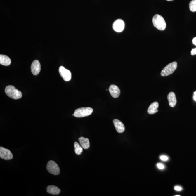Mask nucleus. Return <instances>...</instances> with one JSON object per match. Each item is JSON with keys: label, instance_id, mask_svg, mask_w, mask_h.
I'll list each match as a JSON object with an SVG mask.
<instances>
[{"label": "nucleus", "instance_id": "1", "mask_svg": "<svg viewBox=\"0 0 196 196\" xmlns=\"http://www.w3.org/2000/svg\"><path fill=\"white\" fill-rule=\"evenodd\" d=\"M5 92L7 96L13 99H19L22 97V92L12 86L6 87Z\"/></svg>", "mask_w": 196, "mask_h": 196}, {"label": "nucleus", "instance_id": "2", "mask_svg": "<svg viewBox=\"0 0 196 196\" xmlns=\"http://www.w3.org/2000/svg\"><path fill=\"white\" fill-rule=\"evenodd\" d=\"M152 23L154 26L159 30L163 31L165 29L166 25L165 21L160 15L156 14L153 16Z\"/></svg>", "mask_w": 196, "mask_h": 196}, {"label": "nucleus", "instance_id": "3", "mask_svg": "<svg viewBox=\"0 0 196 196\" xmlns=\"http://www.w3.org/2000/svg\"><path fill=\"white\" fill-rule=\"evenodd\" d=\"M93 112L91 107H81L76 110L74 113V116L77 118H81L89 116Z\"/></svg>", "mask_w": 196, "mask_h": 196}, {"label": "nucleus", "instance_id": "4", "mask_svg": "<svg viewBox=\"0 0 196 196\" xmlns=\"http://www.w3.org/2000/svg\"><path fill=\"white\" fill-rule=\"evenodd\" d=\"M177 67V63L176 61L170 63L162 70L161 73V75L166 76L172 74L176 70Z\"/></svg>", "mask_w": 196, "mask_h": 196}, {"label": "nucleus", "instance_id": "5", "mask_svg": "<svg viewBox=\"0 0 196 196\" xmlns=\"http://www.w3.org/2000/svg\"><path fill=\"white\" fill-rule=\"evenodd\" d=\"M47 169L49 173L55 176L59 175L60 173V169L59 166L53 161H50L48 162Z\"/></svg>", "mask_w": 196, "mask_h": 196}, {"label": "nucleus", "instance_id": "6", "mask_svg": "<svg viewBox=\"0 0 196 196\" xmlns=\"http://www.w3.org/2000/svg\"><path fill=\"white\" fill-rule=\"evenodd\" d=\"M0 158L5 160H10L13 159V155L9 150L1 146Z\"/></svg>", "mask_w": 196, "mask_h": 196}, {"label": "nucleus", "instance_id": "7", "mask_svg": "<svg viewBox=\"0 0 196 196\" xmlns=\"http://www.w3.org/2000/svg\"><path fill=\"white\" fill-rule=\"evenodd\" d=\"M59 72L60 76L65 81H69L71 80L72 74L71 72L68 70L61 66L59 68Z\"/></svg>", "mask_w": 196, "mask_h": 196}, {"label": "nucleus", "instance_id": "8", "mask_svg": "<svg viewBox=\"0 0 196 196\" xmlns=\"http://www.w3.org/2000/svg\"><path fill=\"white\" fill-rule=\"evenodd\" d=\"M124 27H125V23L122 19H117L113 23V30L116 32H122L123 31Z\"/></svg>", "mask_w": 196, "mask_h": 196}, {"label": "nucleus", "instance_id": "9", "mask_svg": "<svg viewBox=\"0 0 196 196\" xmlns=\"http://www.w3.org/2000/svg\"><path fill=\"white\" fill-rule=\"evenodd\" d=\"M41 70V65L39 61L36 60L33 61L31 66V71L33 74L37 75L40 73Z\"/></svg>", "mask_w": 196, "mask_h": 196}, {"label": "nucleus", "instance_id": "10", "mask_svg": "<svg viewBox=\"0 0 196 196\" xmlns=\"http://www.w3.org/2000/svg\"><path fill=\"white\" fill-rule=\"evenodd\" d=\"M109 91L111 95L115 98H118L120 94V90L116 85H112L109 87Z\"/></svg>", "mask_w": 196, "mask_h": 196}, {"label": "nucleus", "instance_id": "11", "mask_svg": "<svg viewBox=\"0 0 196 196\" xmlns=\"http://www.w3.org/2000/svg\"><path fill=\"white\" fill-rule=\"evenodd\" d=\"M114 125L117 131L119 133H122L125 130V127L123 123L117 119H114Z\"/></svg>", "mask_w": 196, "mask_h": 196}, {"label": "nucleus", "instance_id": "12", "mask_svg": "<svg viewBox=\"0 0 196 196\" xmlns=\"http://www.w3.org/2000/svg\"><path fill=\"white\" fill-rule=\"evenodd\" d=\"M167 99L170 107H174L176 106L177 101L174 92H170L169 93L167 96Z\"/></svg>", "mask_w": 196, "mask_h": 196}, {"label": "nucleus", "instance_id": "13", "mask_svg": "<svg viewBox=\"0 0 196 196\" xmlns=\"http://www.w3.org/2000/svg\"><path fill=\"white\" fill-rule=\"evenodd\" d=\"M159 107V104L157 102H154L150 104L147 110L149 114H154L158 112L157 109Z\"/></svg>", "mask_w": 196, "mask_h": 196}, {"label": "nucleus", "instance_id": "14", "mask_svg": "<svg viewBox=\"0 0 196 196\" xmlns=\"http://www.w3.org/2000/svg\"><path fill=\"white\" fill-rule=\"evenodd\" d=\"M47 192L53 195H58L60 193V190L55 185H49L47 188Z\"/></svg>", "mask_w": 196, "mask_h": 196}, {"label": "nucleus", "instance_id": "15", "mask_svg": "<svg viewBox=\"0 0 196 196\" xmlns=\"http://www.w3.org/2000/svg\"><path fill=\"white\" fill-rule=\"evenodd\" d=\"M79 141L83 149H87L90 147V143L89 140L88 138L81 137L79 138Z\"/></svg>", "mask_w": 196, "mask_h": 196}, {"label": "nucleus", "instance_id": "16", "mask_svg": "<svg viewBox=\"0 0 196 196\" xmlns=\"http://www.w3.org/2000/svg\"><path fill=\"white\" fill-rule=\"evenodd\" d=\"M11 63V60L8 56L4 55H0V64L4 66H8Z\"/></svg>", "mask_w": 196, "mask_h": 196}, {"label": "nucleus", "instance_id": "17", "mask_svg": "<svg viewBox=\"0 0 196 196\" xmlns=\"http://www.w3.org/2000/svg\"><path fill=\"white\" fill-rule=\"evenodd\" d=\"M75 152L77 155H80L83 152V148L77 142L74 143Z\"/></svg>", "mask_w": 196, "mask_h": 196}, {"label": "nucleus", "instance_id": "18", "mask_svg": "<svg viewBox=\"0 0 196 196\" xmlns=\"http://www.w3.org/2000/svg\"><path fill=\"white\" fill-rule=\"evenodd\" d=\"M189 8L192 12L196 11V0H192L189 4Z\"/></svg>", "mask_w": 196, "mask_h": 196}, {"label": "nucleus", "instance_id": "19", "mask_svg": "<svg viewBox=\"0 0 196 196\" xmlns=\"http://www.w3.org/2000/svg\"><path fill=\"white\" fill-rule=\"evenodd\" d=\"M160 159L163 161H167L168 159V158L165 155H162L160 157Z\"/></svg>", "mask_w": 196, "mask_h": 196}, {"label": "nucleus", "instance_id": "20", "mask_svg": "<svg viewBox=\"0 0 196 196\" xmlns=\"http://www.w3.org/2000/svg\"><path fill=\"white\" fill-rule=\"evenodd\" d=\"M157 166L160 169H163L164 168V165L162 164H161V163H158V164H157Z\"/></svg>", "mask_w": 196, "mask_h": 196}, {"label": "nucleus", "instance_id": "21", "mask_svg": "<svg viewBox=\"0 0 196 196\" xmlns=\"http://www.w3.org/2000/svg\"><path fill=\"white\" fill-rule=\"evenodd\" d=\"M191 55L192 56L196 55V48L192 49L191 51Z\"/></svg>", "mask_w": 196, "mask_h": 196}, {"label": "nucleus", "instance_id": "22", "mask_svg": "<svg viewBox=\"0 0 196 196\" xmlns=\"http://www.w3.org/2000/svg\"><path fill=\"white\" fill-rule=\"evenodd\" d=\"M174 189L177 191H181L182 190V188L180 186H176L174 187Z\"/></svg>", "mask_w": 196, "mask_h": 196}, {"label": "nucleus", "instance_id": "23", "mask_svg": "<svg viewBox=\"0 0 196 196\" xmlns=\"http://www.w3.org/2000/svg\"><path fill=\"white\" fill-rule=\"evenodd\" d=\"M192 43L193 44L196 46V37H194L192 40Z\"/></svg>", "mask_w": 196, "mask_h": 196}, {"label": "nucleus", "instance_id": "24", "mask_svg": "<svg viewBox=\"0 0 196 196\" xmlns=\"http://www.w3.org/2000/svg\"><path fill=\"white\" fill-rule=\"evenodd\" d=\"M193 98L194 100L196 101V96L195 95H194Z\"/></svg>", "mask_w": 196, "mask_h": 196}, {"label": "nucleus", "instance_id": "25", "mask_svg": "<svg viewBox=\"0 0 196 196\" xmlns=\"http://www.w3.org/2000/svg\"><path fill=\"white\" fill-rule=\"evenodd\" d=\"M194 95H195L196 96V91L195 92H194Z\"/></svg>", "mask_w": 196, "mask_h": 196}, {"label": "nucleus", "instance_id": "26", "mask_svg": "<svg viewBox=\"0 0 196 196\" xmlns=\"http://www.w3.org/2000/svg\"><path fill=\"white\" fill-rule=\"evenodd\" d=\"M166 1H173V0H166Z\"/></svg>", "mask_w": 196, "mask_h": 196}, {"label": "nucleus", "instance_id": "27", "mask_svg": "<svg viewBox=\"0 0 196 196\" xmlns=\"http://www.w3.org/2000/svg\"><path fill=\"white\" fill-rule=\"evenodd\" d=\"M176 196H180V195H176Z\"/></svg>", "mask_w": 196, "mask_h": 196}]
</instances>
